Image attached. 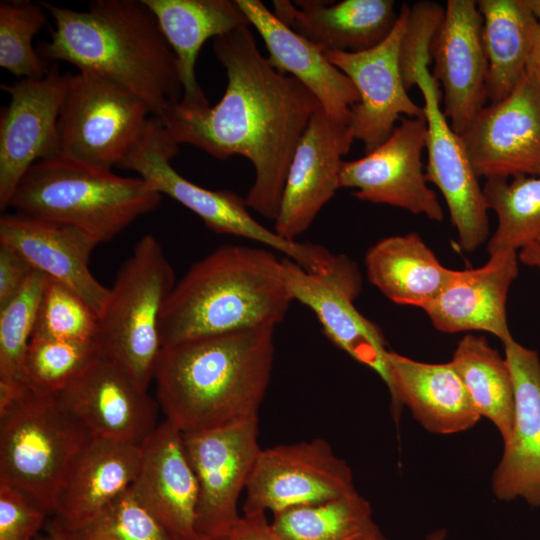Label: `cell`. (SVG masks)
I'll use <instances>...</instances> for the list:
<instances>
[{
	"mask_svg": "<svg viewBox=\"0 0 540 540\" xmlns=\"http://www.w3.org/2000/svg\"><path fill=\"white\" fill-rule=\"evenodd\" d=\"M518 258L522 264L534 267L540 272V240L520 250Z\"/></svg>",
	"mask_w": 540,
	"mask_h": 540,
	"instance_id": "ee69618b",
	"label": "cell"
},
{
	"mask_svg": "<svg viewBox=\"0 0 540 540\" xmlns=\"http://www.w3.org/2000/svg\"><path fill=\"white\" fill-rule=\"evenodd\" d=\"M409 6L402 4L390 34L373 48L359 52H325L326 58L354 84L359 99L350 110L355 140L369 153L390 136L402 117H424L422 106L408 95L400 52Z\"/></svg>",
	"mask_w": 540,
	"mask_h": 540,
	"instance_id": "5bb4252c",
	"label": "cell"
},
{
	"mask_svg": "<svg viewBox=\"0 0 540 540\" xmlns=\"http://www.w3.org/2000/svg\"><path fill=\"white\" fill-rule=\"evenodd\" d=\"M294 301L283 259L227 244L195 262L164 306L162 347L247 329L275 328Z\"/></svg>",
	"mask_w": 540,
	"mask_h": 540,
	"instance_id": "277c9868",
	"label": "cell"
},
{
	"mask_svg": "<svg viewBox=\"0 0 540 540\" xmlns=\"http://www.w3.org/2000/svg\"><path fill=\"white\" fill-rule=\"evenodd\" d=\"M43 540H57L52 534L47 532V536L42 538Z\"/></svg>",
	"mask_w": 540,
	"mask_h": 540,
	"instance_id": "681fc988",
	"label": "cell"
},
{
	"mask_svg": "<svg viewBox=\"0 0 540 540\" xmlns=\"http://www.w3.org/2000/svg\"><path fill=\"white\" fill-rule=\"evenodd\" d=\"M178 152L179 145L168 136L161 120L152 117L119 168L138 173L154 190L185 206L216 233L263 244L315 275L328 276L341 265V254L317 244L287 240L258 223L248 212L245 199L234 192L210 190L184 178L171 165Z\"/></svg>",
	"mask_w": 540,
	"mask_h": 540,
	"instance_id": "ba28073f",
	"label": "cell"
},
{
	"mask_svg": "<svg viewBox=\"0 0 540 540\" xmlns=\"http://www.w3.org/2000/svg\"><path fill=\"white\" fill-rule=\"evenodd\" d=\"M70 73L57 64L39 79L1 84L9 102L0 113V209L37 162L60 157L59 117Z\"/></svg>",
	"mask_w": 540,
	"mask_h": 540,
	"instance_id": "4fadbf2b",
	"label": "cell"
},
{
	"mask_svg": "<svg viewBox=\"0 0 540 540\" xmlns=\"http://www.w3.org/2000/svg\"><path fill=\"white\" fill-rule=\"evenodd\" d=\"M388 390L396 410L406 405L429 432L454 434L472 428L481 418L452 365L413 360L388 351Z\"/></svg>",
	"mask_w": 540,
	"mask_h": 540,
	"instance_id": "484cf974",
	"label": "cell"
},
{
	"mask_svg": "<svg viewBox=\"0 0 540 540\" xmlns=\"http://www.w3.org/2000/svg\"><path fill=\"white\" fill-rule=\"evenodd\" d=\"M478 177L540 175V81L527 69L506 98L486 104L460 135Z\"/></svg>",
	"mask_w": 540,
	"mask_h": 540,
	"instance_id": "2e32d148",
	"label": "cell"
},
{
	"mask_svg": "<svg viewBox=\"0 0 540 540\" xmlns=\"http://www.w3.org/2000/svg\"><path fill=\"white\" fill-rule=\"evenodd\" d=\"M258 416L182 433L199 497L195 527L205 537H225L241 517L238 500L262 448Z\"/></svg>",
	"mask_w": 540,
	"mask_h": 540,
	"instance_id": "7c38bea8",
	"label": "cell"
},
{
	"mask_svg": "<svg viewBox=\"0 0 540 540\" xmlns=\"http://www.w3.org/2000/svg\"><path fill=\"white\" fill-rule=\"evenodd\" d=\"M270 524L280 540H361L377 526L369 502L357 491L280 512Z\"/></svg>",
	"mask_w": 540,
	"mask_h": 540,
	"instance_id": "836d02e7",
	"label": "cell"
},
{
	"mask_svg": "<svg viewBox=\"0 0 540 540\" xmlns=\"http://www.w3.org/2000/svg\"><path fill=\"white\" fill-rule=\"evenodd\" d=\"M174 285V269L161 244L146 234L119 268L98 314L97 355L120 366L145 390L163 348L161 316Z\"/></svg>",
	"mask_w": 540,
	"mask_h": 540,
	"instance_id": "8992f818",
	"label": "cell"
},
{
	"mask_svg": "<svg viewBox=\"0 0 540 540\" xmlns=\"http://www.w3.org/2000/svg\"><path fill=\"white\" fill-rule=\"evenodd\" d=\"M92 438L54 395L28 387L0 409V483L53 516L59 490Z\"/></svg>",
	"mask_w": 540,
	"mask_h": 540,
	"instance_id": "52a82bcc",
	"label": "cell"
},
{
	"mask_svg": "<svg viewBox=\"0 0 540 540\" xmlns=\"http://www.w3.org/2000/svg\"><path fill=\"white\" fill-rule=\"evenodd\" d=\"M503 345L513 379L515 416L492 476V490L499 500L522 498L540 507V358L513 337Z\"/></svg>",
	"mask_w": 540,
	"mask_h": 540,
	"instance_id": "7402d4cb",
	"label": "cell"
},
{
	"mask_svg": "<svg viewBox=\"0 0 540 540\" xmlns=\"http://www.w3.org/2000/svg\"><path fill=\"white\" fill-rule=\"evenodd\" d=\"M47 11L28 0L0 2V66L20 79H39L49 68L33 48V38L47 24Z\"/></svg>",
	"mask_w": 540,
	"mask_h": 540,
	"instance_id": "8d00e7d4",
	"label": "cell"
},
{
	"mask_svg": "<svg viewBox=\"0 0 540 540\" xmlns=\"http://www.w3.org/2000/svg\"><path fill=\"white\" fill-rule=\"evenodd\" d=\"M54 21L43 60L62 61L124 86L161 119L183 95L175 55L143 0H95L85 11L40 2Z\"/></svg>",
	"mask_w": 540,
	"mask_h": 540,
	"instance_id": "7a4b0ae2",
	"label": "cell"
},
{
	"mask_svg": "<svg viewBox=\"0 0 540 540\" xmlns=\"http://www.w3.org/2000/svg\"><path fill=\"white\" fill-rule=\"evenodd\" d=\"M527 69L532 71L540 81V24L537 22L533 34Z\"/></svg>",
	"mask_w": 540,
	"mask_h": 540,
	"instance_id": "7bdbcfd3",
	"label": "cell"
},
{
	"mask_svg": "<svg viewBox=\"0 0 540 540\" xmlns=\"http://www.w3.org/2000/svg\"><path fill=\"white\" fill-rule=\"evenodd\" d=\"M245 490L244 515H275L356 491L349 465L320 438L262 449Z\"/></svg>",
	"mask_w": 540,
	"mask_h": 540,
	"instance_id": "8fae6325",
	"label": "cell"
},
{
	"mask_svg": "<svg viewBox=\"0 0 540 540\" xmlns=\"http://www.w3.org/2000/svg\"><path fill=\"white\" fill-rule=\"evenodd\" d=\"M154 14L177 62L183 89L180 103L207 106L208 99L196 77V62L210 38L249 27L236 0H143Z\"/></svg>",
	"mask_w": 540,
	"mask_h": 540,
	"instance_id": "f1b7e54d",
	"label": "cell"
},
{
	"mask_svg": "<svg viewBox=\"0 0 540 540\" xmlns=\"http://www.w3.org/2000/svg\"><path fill=\"white\" fill-rule=\"evenodd\" d=\"M227 540H280L265 514L244 515L226 536Z\"/></svg>",
	"mask_w": 540,
	"mask_h": 540,
	"instance_id": "b9f144b4",
	"label": "cell"
},
{
	"mask_svg": "<svg viewBox=\"0 0 540 540\" xmlns=\"http://www.w3.org/2000/svg\"><path fill=\"white\" fill-rule=\"evenodd\" d=\"M273 8L278 19L323 53L375 47L390 34L399 14L392 0H274Z\"/></svg>",
	"mask_w": 540,
	"mask_h": 540,
	"instance_id": "d4e9b609",
	"label": "cell"
},
{
	"mask_svg": "<svg viewBox=\"0 0 540 540\" xmlns=\"http://www.w3.org/2000/svg\"><path fill=\"white\" fill-rule=\"evenodd\" d=\"M96 356L93 343L31 339L24 362L25 381L38 393L54 395Z\"/></svg>",
	"mask_w": 540,
	"mask_h": 540,
	"instance_id": "74e56055",
	"label": "cell"
},
{
	"mask_svg": "<svg viewBox=\"0 0 540 540\" xmlns=\"http://www.w3.org/2000/svg\"><path fill=\"white\" fill-rule=\"evenodd\" d=\"M475 0H448L430 45L433 77L443 88V112L461 135L486 105L488 62Z\"/></svg>",
	"mask_w": 540,
	"mask_h": 540,
	"instance_id": "d6986e66",
	"label": "cell"
},
{
	"mask_svg": "<svg viewBox=\"0 0 540 540\" xmlns=\"http://www.w3.org/2000/svg\"><path fill=\"white\" fill-rule=\"evenodd\" d=\"M431 42L432 38L424 32H412L404 37L401 73L407 90L416 85L424 101L427 181L441 192L460 247L470 253L488 238L489 210L461 136L452 129L440 107L439 84L429 70Z\"/></svg>",
	"mask_w": 540,
	"mask_h": 540,
	"instance_id": "9c48e42d",
	"label": "cell"
},
{
	"mask_svg": "<svg viewBox=\"0 0 540 540\" xmlns=\"http://www.w3.org/2000/svg\"><path fill=\"white\" fill-rule=\"evenodd\" d=\"M447 533L445 529H438L427 535L425 540H446Z\"/></svg>",
	"mask_w": 540,
	"mask_h": 540,
	"instance_id": "7dc6e473",
	"label": "cell"
},
{
	"mask_svg": "<svg viewBox=\"0 0 540 540\" xmlns=\"http://www.w3.org/2000/svg\"><path fill=\"white\" fill-rule=\"evenodd\" d=\"M130 490L172 540H195L199 486L182 432L165 419L141 446Z\"/></svg>",
	"mask_w": 540,
	"mask_h": 540,
	"instance_id": "44dd1931",
	"label": "cell"
},
{
	"mask_svg": "<svg viewBox=\"0 0 540 540\" xmlns=\"http://www.w3.org/2000/svg\"><path fill=\"white\" fill-rule=\"evenodd\" d=\"M213 51L227 77L220 101L200 107L178 102L160 120L178 145L221 160L247 158L255 179L246 204L275 220L293 153L321 104L301 82L269 63L249 27L214 38Z\"/></svg>",
	"mask_w": 540,
	"mask_h": 540,
	"instance_id": "6da1fadb",
	"label": "cell"
},
{
	"mask_svg": "<svg viewBox=\"0 0 540 540\" xmlns=\"http://www.w3.org/2000/svg\"><path fill=\"white\" fill-rule=\"evenodd\" d=\"M47 516L23 493L0 483V540H36Z\"/></svg>",
	"mask_w": 540,
	"mask_h": 540,
	"instance_id": "ab89813d",
	"label": "cell"
},
{
	"mask_svg": "<svg viewBox=\"0 0 540 540\" xmlns=\"http://www.w3.org/2000/svg\"><path fill=\"white\" fill-rule=\"evenodd\" d=\"M33 271L23 257L0 244V307L22 289Z\"/></svg>",
	"mask_w": 540,
	"mask_h": 540,
	"instance_id": "60d3db41",
	"label": "cell"
},
{
	"mask_svg": "<svg viewBox=\"0 0 540 540\" xmlns=\"http://www.w3.org/2000/svg\"><path fill=\"white\" fill-rule=\"evenodd\" d=\"M195 540H227V539H226V536L225 537H205V536L200 535Z\"/></svg>",
	"mask_w": 540,
	"mask_h": 540,
	"instance_id": "c3c4849f",
	"label": "cell"
},
{
	"mask_svg": "<svg viewBox=\"0 0 540 540\" xmlns=\"http://www.w3.org/2000/svg\"><path fill=\"white\" fill-rule=\"evenodd\" d=\"M97 321L78 294L47 277L32 339L93 343Z\"/></svg>",
	"mask_w": 540,
	"mask_h": 540,
	"instance_id": "f35d334b",
	"label": "cell"
},
{
	"mask_svg": "<svg viewBox=\"0 0 540 540\" xmlns=\"http://www.w3.org/2000/svg\"><path fill=\"white\" fill-rule=\"evenodd\" d=\"M152 117L141 98L112 79L70 73L58 123L60 157L104 170L120 167Z\"/></svg>",
	"mask_w": 540,
	"mask_h": 540,
	"instance_id": "30bf717a",
	"label": "cell"
},
{
	"mask_svg": "<svg viewBox=\"0 0 540 540\" xmlns=\"http://www.w3.org/2000/svg\"><path fill=\"white\" fill-rule=\"evenodd\" d=\"M141 457V446L93 437L59 490L52 521L72 526L100 512L131 488Z\"/></svg>",
	"mask_w": 540,
	"mask_h": 540,
	"instance_id": "83f0119b",
	"label": "cell"
},
{
	"mask_svg": "<svg viewBox=\"0 0 540 540\" xmlns=\"http://www.w3.org/2000/svg\"><path fill=\"white\" fill-rule=\"evenodd\" d=\"M481 417L488 418L503 442L509 438L515 416L514 385L509 364L485 337L466 334L451 360Z\"/></svg>",
	"mask_w": 540,
	"mask_h": 540,
	"instance_id": "1f68e13d",
	"label": "cell"
},
{
	"mask_svg": "<svg viewBox=\"0 0 540 540\" xmlns=\"http://www.w3.org/2000/svg\"><path fill=\"white\" fill-rule=\"evenodd\" d=\"M355 140L349 123L320 106L293 153L273 230L294 241L313 223L339 188V174Z\"/></svg>",
	"mask_w": 540,
	"mask_h": 540,
	"instance_id": "ac0fdd59",
	"label": "cell"
},
{
	"mask_svg": "<svg viewBox=\"0 0 540 540\" xmlns=\"http://www.w3.org/2000/svg\"><path fill=\"white\" fill-rule=\"evenodd\" d=\"M365 266L368 280L390 301L418 308L432 301L454 273L415 232L372 245Z\"/></svg>",
	"mask_w": 540,
	"mask_h": 540,
	"instance_id": "f546056e",
	"label": "cell"
},
{
	"mask_svg": "<svg viewBox=\"0 0 540 540\" xmlns=\"http://www.w3.org/2000/svg\"><path fill=\"white\" fill-rule=\"evenodd\" d=\"M482 40L488 62L487 97L506 98L527 71L537 20L527 0H479Z\"/></svg>",
	"mask_w": 540,
	"mask_h": 540,
	"instance_id": "4dcf8cb0",
	"label": "cell"
},
{
	"mask_svg": "<svg viewBox=\"0 0 540 540\" xmlns=\"http://www.w3.org/2000/svg\"><path fill=\"white\" fill-rule=\"evenodd\" d=\"M54 397L93 437L142 446L158 426L157 400L98 355Z\"/></svg>",
	"mask_w": 540,
	"mask_h": 540,
	"instance_id": "e0dca14e",
	"label": "cell"
},
{
	"mask_svg": "<svg viewBox=\"0 0 540 540\" xmlns=\"http://www.w3.org/2000/svg\"><path fill=\"white\" fill-rule=\"evenodd\" d=\"M47 277L34 270L22 289L0 307V386H28L24 362Z\"/></svg>",
	"mask_w": 540,
	"mask_h": 540,
	"instance_id": "e575fe53",
	"label": "cell"
},
{
	"mask_svg": "<svg viewBox=\"0 0 540 540\" xmlns=\"http://www.w3.org/2000/svg\"><path fill=\"white\" fill-rule=\"evenodd\" d=\"M518 252L489 254L479 268L454 270L441 292L421 309L443 333L483 331L503 343L510 337L506 303L519 274Z\"/></svg>",
	"mask_w": 540,
	"mask_h": 540,
	"instance_id": "cb8c5ba5",
	"label": "cell"
},
{
	"mask_svg": "<svg viewBox=\"0 0 540 540\" xmlns=\"http://www.w3.org/2000/svg\"><path fill=\"white\" fill-rule=\"evenodd\" d=\"M161 198L139 176L123 177L59 157L35 163L9 207L20 215L78 228L98 245L152 212Z\"/></svg>",
	"mask_w": 540,
	"mask_h": 540,
	"instance_id": "5b68a950",
	"label": "cell"
},
{
	"mask_svg": "<svg viewBox=\"0 0 540 540\" xmlns=\"http://www.w3.org/2000/svg\"><path fill=\"white\" fill-rule=\"evenodd\" d=\"M532 14L540 24V0H527Z\"/></svg>",
	"mask_w": 540,
	"mask_h": 540,
	"instance_id": "f6af8a7d",
	"label": "cell"
},
{
	"mask_svg": "<svg viewBox=\"0 0 540 540\" xmlns=\"http://www.w3.org/2000/svg\"><path fill=\"white\" fill-rule=\"evenodd\" d=\"M0 244L30 266L78 294L97 314L109 294L91 273L89 260L96 242L73 226L20 214L0 219Z\"/></svg>",
	"mask_w": 540,
	"mask_h": 540,
	"instance_id": "603a6c76",
	"label": "cell"
},
{
	"mask_svg": "<svg viewBox=\"0 0 540 540\" xmlns=\"http://www.w3.org/2000/svg\"><path fill=\"white\" fill-rule=\"evenodd\" d=\"M262 37L269 63L297 79L333 118L349 123L359 96L352 81L314 44L294 32L259 0H236Z\"/></svg>",
	"mask_w": 540,
	"mask_h": 540,
	"instance_id": "4316f807",
	"label": "cell"
},
{
	"mask_svg": "<svg viewBox=\"0 0 540 540\" xmlns=\"http://www.w3.org/2000/svg\"><path fill=\"white\" fill-rule=\"evenodd\" d=\"M39 540H42V538H41V539H39Z\"/></svg>",
	"mask_w": 540,
	"mask_h": 540,
	"instance_id": "f907efd6",
	"label": "cell"
},
{
	"mask_svg": "<svg viewBox=\"0 0 540 540\" xmlns=\"http://www.w3.org/2000/svg\"><path fill=\"white\" fill-rule=\"evenodd\" d=\"M47 532L57 540H172L130 489L82 523L51 520Z\"/></svg>",
	"mask_w": 540,
	"mask_h": 540,
	"instance_id": "d590c367",
	"label": "cell"
},
{
	"mask_svg": "<svg viewBox=\"0 0 540 540\" xmlns=\"http://www.w3.org/2000/svg\"><path fill=\"white\" fill-rule=\"evenodd\" d=\"M482 190L498 219L487 243L489 254L518 252L540 240V175L486 179Z\"/></svg>",
	"mask_w": 540,
	"mask_h": 540,
	"instance_id": "d6a6232c",
	"label": "cell"
},
{
	"mask_svg": "<svg viewBox=\"0 0 540 540\" xmlns=\"http://www.w3.org/2000/svg\"><path fill=\"white\" fill-rule=\"evenodd\" d=\"M362 540H387L381 530L378 528H374L371 532H369Z\"/></svg>",
	"mask_w": 540,
	"mask_h": 540,
	"instance_id": "bcb514c9",
	"label": "cell"
},
{
	"mask_svg": "<svg viewBox=\"0 0 540 540\" xmlns=\"http://www.w3.org/2000/svg\"><path fill=\"white\" fill-rule=\"evenodd\" d=\"M283 266L294 301L311 309L331 342L374 370L388 388L389 350L384 334L354 305L362 289L361 275L322 277L305 271L287 257L283 258Z\"/></svg>",
	"mask_w": 540,
	"mask_h": 540,
	"instance_id": "ffe728a7",
	"label": "cell"
},
{
	"mask_svg": "<svg viewBox=\"0 0 540 540\" xmlns=\"http://www.w3.org/2000/svg\"><path fill=\"white\" fill-rule=\"evenodd\" d=\"M274 329L163 347L153 380L166 419L185 434L258 416L271 378Z\"/></svg>",
	"mask_w": 540,
	"mask_h": 540,
	"instance_id": "3957f363",
	"label": "cell"
},
{
	"mask_svg": "<svg viewBox=\"0 0 540 540\" xmlns=\"http://www.w3.org/2000/svg\"><path fill=\"white\" fill-rule=\"evenodd\" d=\"M424 117H402L390 136L365 156L344 161L339 188L352 189L359 200L398 207L440 222L443 209L428 186L422 153L426 147Z\"/></svg>",
	"mask_w": 540,
	"mask_h": 540,
	"instance_id": "9a60e30c",
	"label": "cell"
}]
</instances>
